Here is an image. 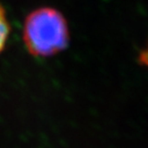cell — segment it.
<instances>
[{
    "instance_id": "obj_2",
    "label": "cell",
    "mask_w": 148,
    "mask_h": 148,
    "mask_svg": "<svg viewBox=\"0 0 148 148\" xmlns=\"http://www.w3.org/2000/svg\"><path fill=\"white\" fill-rule=\"evenodd\" d=\"M9 32H10V26L7 20L6 12L2 5L0 4V53H2L6 45Z\"/></svg>"
},
{
    "instance_id": "obj_1",
    "label": "cell",
    "mask_w": 148,
    "mask_h": 148,
    "mask_svg": "<svg viewBox=\"0 0 148 148\" xmlns=\"http://www.w3.org/2000/svg\"><path fill=\"white\" fill-rule=\"evenodd\" d=\"M23 40L34 57L49 58L69 45V27L65 16L53 7H39L28 14L24 23Z\"/></svg>"
}]
</instances>
